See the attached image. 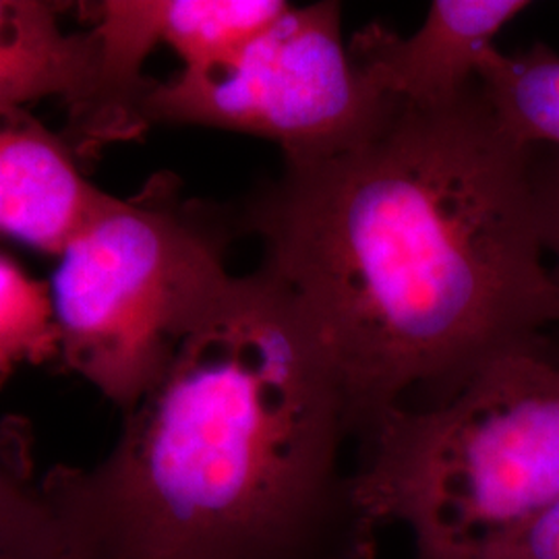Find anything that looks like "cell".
Wrapping results in <instances>:
<instances>
[{
  "instance_id": "obj_1",
  "label": "cell",
  "mask_w": 559,
  "mask_h": 559,
  "mask_svg": "<svg viewBox=\"0 0 559 559\" xmlns=\"http://www.w3.org/2000/svg\"><path fill=\"white\" fill-rule=\"evenodd\" d=\"M533 164L475 81L445 106L400 104L338 156L284 164L245 207L261 267L328 348L353 436L558 323Z\"/></svg>"
},
{
  "instance_id": "obj_2",
  "label": "cell",
  "mask_w": 559,
  "mask_h": 559,
  "mask_svg": "<svg viewBox=\"0 0 559 559\" xmlns=\"http://www.w3.org/2000/svg\"><path fill=\"white\" fill-rule=\"evenodd\" d=\"M336 367L265 267L216 309L124 413L94 466L44 477L78 559H376Z\"/></svg>"
},
{
  "instance_id": "obj_3",
  "label": "cell",
  "mask_w": 559,
  "mask_h": 559,
  "mask_svg": "<svg viewBox=\"0 0 559 559\" xmlns=\"http://www.w3.org/2000/svg\"><path fill=\"white\" fill-rule=\"evenodd\" d=\"M360 440L353 489L367 519L404 526L413 559H473L559 503V353L543 338L501 350Z\"/></svg>"
},
{
  "instance_id": "obj_4",
  "label": "cell",
  "mask_w": 559,
  "mask_h": 559,
  "mask_svg": "<svg viewBox=\"0 0 559 559\" xmlns=\"http://www.w3.org/2000/svg\"><path fill=\"white\" fill-rule=\"evenodd\" d=\"M230 239L233 222L185 198L173 175L133 198L106 193L60 251L50 286L60 359L131 411L230 288Z\"/></svg>"
},
{
  "instance_id": "obj_5",
  "label": "cell",
  "mask_w": 559,
  "mask_h": 559,
  "mask_svg": "<svg viewBox=\"0 0 559 559\" xmlns=\"http://www.w3.org/2000/svg\"><path fill=\"white\" fill-rule=\"evenodd\" d=\"M399 102L350 59L340 2L288 4L224 59L152 81L141 127L187 124L272 141L284 164L325 160L371 138Z\"/></svg>"
},
{
  "instance_id": "obj_6",
  "label": "cell",
  "mask_w": 559,
  "mask_h": 559,
  "mask_svg": "<svg viewBox=\"0 0 559 559\" xmlns=\"http://www.w3.org/2000/svg\"><path fill=\"white\" fill-rule=\"evenodd\" d=\"M531 4L524 0H436L411 36L369 23L348 44L360 73L390 100L436 108L459 100L477 81L501 29Z\"/></svg>"
},
{
  "instance_id": "obj_7",
  "label": "cell",
  "mask_w": 559,
  "mask_h": 559,
  "mask_svg": "<svg viewBox=\"0 0 559 559\" xmlns=\"http://www.w3.org/2000/svg\"><path fill=\"white\" fill-rule=\"evenodd\" d=\"M104 195L29 108L0 106V237L59 258Z\"/></svg>"
},
{
  "instance_id": "obj_8",
  "label": "cell",
  "mask_w": 559,
  "mask_h": 559,
  "mask_svg": "<svg viewBox=\"0 0 559 559\" xmlns=\"http://www.w3.org/2000/svg\"><path fill=\"white\" fill-rule=\"evenodd\" d=\"M290 2L282 0H104L92 2L90 23L108 64L141 78L154 48L166 46L180 69H195L239 50Z\"/></svg>"
},
{
  "instance_id": "obj_9",
  "label": "cell",
  "mask_w": 559,
  "mask_h": 559,
  "mask_svg": "<svg viewBox=\"0 0 559 559\" xmlns=\"http://www.w3.org/2000/svg\"><path fill=\"white\" fill-rule=\"evenodd\" d=\"M69 4L0 0V106L64 102L90 143H100L102 71L92 27L64 25Z\"/></svg>"
},
{
  "instance_id": "obj_10",
  "label": "cell",
  "mask_w": 559,
  "mask_h": 559,
  "mask_svg": "<svg viewBox=\"0 0 559 559\" xmlns=\"http://www.w3.org/2000/svg\"><path fill=\"white\" fill-rule=\"evenodd\" d=\"M480 92L501 127L526 147L559 150V55L545 44L506 55L496 46L477 73Z\"/></svg>"
},
{
  "instance_id": "obj_11",
  "label": "cell",
  "mask_w": 559,
  "mask_h": 559,
  "mask_svg": "<svg viewBox=\"0 0 559 559\" xmlns=\"http://www.w3.org/2000/svg\"><path fill=\"white\" fill-rule=\"evenodd\" d=\"M0 559H78L44 480L29 475L15 436L0 440Z\"/></svg>"
},
{
  "instance_id": "obj_12",
  "label": "cell",
  "mask_w": 559,
  "mask_h": 559,
  "mask_svg": "<svg viewBox=\"0 0 559 559\" xmlns=\"http://www.w3.org/2000/svg\"><path fill=\"white\" fill-rule=\"evenodd\" d=\"M60 355L59 325L50 288L20 263L0 255V383L23 367Z\"/></svg>"
},
{
  "instance_id": "obj_13",
  "label": "cell",
  "mask_w": 559,
  "mask_h": 559,
  "mask_svg": "<svg viewBox=\"0 0 559 559\" xmlns=\"http://www.w3.org/2000/svg\"><path fill=\"white\" fill-rule=\"evenodd\" d=\"M473 559H559V503Z\"/></svg>"
},
{
  "instance_id": "obj_14",
  "label": "cell",
  "mask_w": 559,
  "mask_h": 559,
  "mask_svg": "<svg viewBox=\"0 0 559 559\" xmlns=\"http://www.w3.org/2000/svg\"><path fill=\"white\" fill-rule=\"evenodd\" d=\"M533 177L539 201L540 233L545 253L554 258L551 274L559 286V152L539 160L535 154Z\"/></svg>"
}]
</instances>
